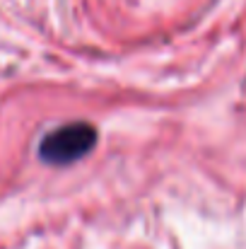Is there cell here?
Here are the masks:
<instances>
[{
    "instance_id": "6da1fadb",
    "label": "cell",
    "mask_w": 246,
    "mask_h": 249,
    "mask_svg": "<svg viewBox=\"0 0 246 249\" xmlns=\"http://www.w3.org/2000/svg\"><path fill=\"white\" fill-rule=\"evenodd\" d=\"M97 145V128L87 121H70L44 136L39 155L49 165H70L92 153Z\"/></svg>"
}]
</instances>
